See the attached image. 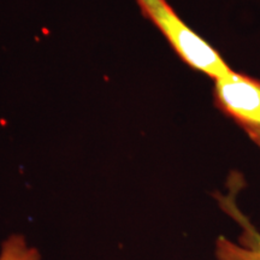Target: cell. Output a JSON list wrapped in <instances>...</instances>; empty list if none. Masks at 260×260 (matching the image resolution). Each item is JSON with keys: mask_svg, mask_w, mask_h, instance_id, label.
I'll use <instances>...</instances> for the list:
<instances>
[{"mask_svg": "<svg viewBox=\"0 0 260 260\" xmlns=\"http://www.w3.org/2000/svg\"><path fill=\"white\" fill-rule=\"evenodd\" d=\"M40 253L21 235H12L2 245L0 260H40Z\"/></svg>", "mask_w": 260, "mask_h": 260, "instance_id": "cell-4", "label": "cell"}, {"mask_svg": "<svg viewBox=\"0 0 260 260\" xmlns=\"http://www.w3.org/2000/svg\"><path fill=\"white\" fill-rule=\"evenodd\" d=\"M213 100L260 148V80L232 69L214 80Z\"/></svg>", "mask_w": 260, "mask_h": 260, "instance_id": "cell-2", "label": "cell"}, {"mask_svg": "<svg viewBox=\"0 0 260 260\" xmlns=\"http://www.w3.org/2000/svg\"><path fill=\"white\" fill-rule=\"evenodd\" d=\"M142 15L164 35L172 50L191 69L216 80L232 70L222 54L195 32L168 0H135Z\"/></svg>", "mask_w": 260, "mask_h": 260, "instance_id": "cell-1", "label": "cell"}, {"mask_svg": "<svg viewBox=\"0 0 260 260\" xmlns=\"http://www.w3.org/2000/svg\"><path fill=\"white\" fill-rule=\"evenodd\" d=\"M219 206L242 229L235 243L220 236L216 241L217 260H260V233L235 203V194H216Z\"/></svg>", "mask_w": 260, "mask_h": 260, "instance_id": "cell-3", "label": "cell"}]
</instances>
